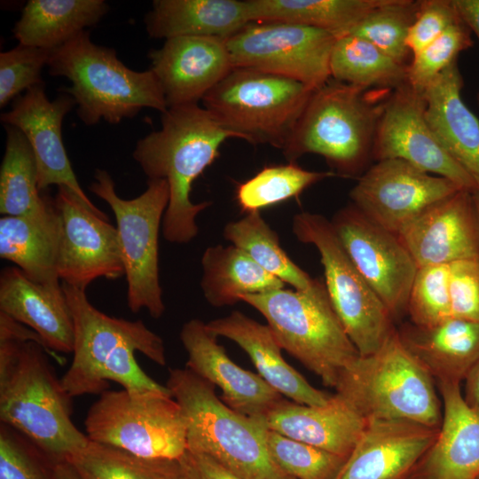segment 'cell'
<instances>
[{"label": "cell", "instance_id": "1", "mask_svg": "<svg viewBox=\"0 0 479 479\" xmlns=\"http://www.w3.org/2000/svg\"><path fill=\"white\" fill-rule=\"evenodd\" d=\"M49 354L33 330L0 311L1 423L26 436L56 462L67 461L90 440L72 421V397Z\"/></svg>", "mask_w": 479, "mask_h": 479}, {"label": "cell", "instance_id": "2", "mask_svg": "<svg viewBox=\"0 0 479 479\" xmlns=\"http://www.w3.org/2000/svg\"><path fill=\"white\" fill-rule=\"evenodd\" d=\"M74 324L73 360L60 378L71 397L101 394L108 381L134 393L169 392L138 365L140 352L160 365H166L162 339L141 320L110 317L96 309L85 290L61 283Z\"/></svg>", "mask_w": 479, "mask_h": 479}, {"label": "cell", "instance_id": "3", "mask_svg": "<svg viewBox=\"0 0 479 479\" xmlns=\"http://www.w3.org/2000/svg\"><path fill=\"white\" fill-rule=\"evenodd\" d=\"M161 121L159 130L137 141L132 156L148 179L168 182L162 234L169 242L185 244L199 232L198 215L211 205L191 200L192 185L216 160L221 145L237 137L198 104L169 107Z\"/></svg>", "mask_w": 479, "mask_h": 479}, {"label": "cell", "instance_id": "4", "mask_svg": "<svg viewBox=\"0 0 479 479\" xmlns=\"http://www.w3.org/2000/svg\"><path fill=\"white\" fill-rule=\"evenodd\" d=\"M392 91L329 79L312 92L282 150L284 155L290 162L306 153L321 155L344 177L365 171Z\"/></svg>", "mask_w": 479, "mask_h": 479}, {"label": "cell", "instance_id": "5", "mask_svg": "<svg viewBox=\"0 0 479 479\" xmlns=\"http://www.w3.org/2000/svg\"><path fill=\"white\" fill-rule=\"evenodd\" d=\"M166 387L185 415L187 450L211 457L240 479H294L270 455L265 419L235 412L187 367L170 369Z\"/></svg>", "mask_w": 479, "mask_h": 479}, {"label": "cell", "instance_id": "6", "mask_svg": "<svg viewBox=\"0 0 479 479\" xmlns=\"http://www.w3.org/2000/svg\"><path fill=\"white\" fill-rule=\"evenodd\" d=\"M52 76H63L71 86L60 90L69 94L76 113L87 126L104 120L118 124L135 117L143 108L168 110L163 92L150 70L129 68L113 48L94 43L83 30L64 44L52 49L47 64Z\"/></svg>", "mask_w": 479, "mask_h": 479}, {"label": "cell", "instance_id": "7", "mask_svg": "<svg viewBox=\"0 0 479 479\" xmlns=\"http://www.w3.org/2000/svg\"><path fill=\"white\" fill-rule=\"evenodd\" d=\"M434 381L395 329L379 349L348 365L334 389L366 421L402 420L438 428L443 404Z\"/></svg>", "mask_w": 479, "mask_h": 479}, {"label": "cell", "instance_id": "8", "mask_svg": "<svg viewBox=\"0 0 479 479\" xmlns=\"http://www.w3.org/2000/svg\"><path fill=\"white\" fill-rule=\"evenodd\" d=\"M266 319L282 349L334 388L341 373L360 354L347 334L325 282L304 290L273 289L244 294Z\"/></svg>", "mask_w": 479, "mask_h": 479}, {"label": "cell", "instance_id": "9", "mask_svg": "<svg viewBox=\"0 0 479 479\" xmlns=\"http://www.w3.org/2000/svg\"><path fill=\"white\" fill-rule=\"evenodd\" d=\"M314 90L287 77L233 67L201 101L237 138L283 150Z\"/></svg>", "mask_w": 479, "mask_h": 479}, {"label": "cell", "instance_id": "10", "mask_svg": "<svg viewBox=\"0 0 479 479\" xmlns=\"http://www.w3.org/2000/svg\"><path fill=\"white\" fill-rule=\"evenodd\" d=\"M91 192L105 200L116 220L120 253L127 280V304L137 313L145 309L153 318L165 311L159 277V232L169 201L165 179H148L144 192L121 198L111 175L97 169Z\"/></svg>", "mask_w": 479, "mask_h": 479}, {"label": "cell", "instance_id": "11", "mask_svg": "<svg viewBox=\"0 0 479 479\" xmlns=\"http://www.w3.org/2000/svg\"><path fill=\"white\" fill-rule=\"evenodd\" d=\"M84 424L90 441L141 458L179 459L187 450L185 418L170 392L107 389L90 405Z\"/></svg>", "mask_w": 479, "mask_h": 479}, {"label": "cell", "instance_id": "12", "mask_svg": "<svg viewBox=\"0 0 479 479\" xmlns=\"http://www.w3.org/2000/svg\"><path fill=\"white\" fill-rule=\"evenodd\" d=\"M292 228L298 240L318 249L328 296L359 354L375 352L395 331L394 319L350 260L332 222L302 212L294 216Z\"/></svg>", "mask_w": 479, "mask_h": 479}, {"label": "cell", "instance_id": "13", "mask_svg": "<svg viewBox=\"0 0 479 479\" xmlns=\"http://www.w3.org/2000/svg\"><path fill=\"white\" fill-rule=\"evenodd\" d=\"M336 37L287 22H251L226 39L232 67L255 69L303 83L312 90L329 79Z\"/></svg>", "mask_w": 479, "mask_h": 479}, {"label": "cell", "instance_id": "14", "mask_svg": "<svg viewBox=\"0 0 479 479\" xmlns=\"http://www.w3.org/2000/svg\"><path fill=\"white\" fill-rule=\"evenodd\" d=\"M331 222L350 260L393 319L407 312L418 266L399 237L353 204L340 209Z\"/></svg>", "mask_w": 479, "mask_h": 479}, {"label": "cell", "instance_id": "15", "mask_svg": "<svg viewBox=\"0 0 479 479\" xmlns=\"http://www.w3.org/2000/svg\"><path fill=\"white\" fill-rule=\"evenodd\" d=\"M459 190L445 177L403 160L386 159L375 161L362 173L349 198L368 219L398 235L426 209Z\"/></svg>", "mask_w": 479, "mask_h": 479}, {"label": "cell", "instance_id": "16", "mask_svg": "<svg viewBox=\"0 0 479 479\" xmlns=\"http://www.w3.org/2000/svg\"><path fill=\"white\" fill-rule=\"evenodd\" d=\"M422 91L411 85L394 90L378 123L373 160H403L432 175L445 177L472 193L469 174L447 153L427 123Z\"/></svg>", "mask_w": 479, "mask_h": 479}, {"label": "cell", "instance_id": "17", "mask_svg": "<svg viewBox=\"0 0 479 479\" xmlns=\"http://www.w3.org/2000/svg\"><path fill=\"white\" fill-rule=\"evenodd\" d=\"M61 220L58 274L61 283L86 290L98 278L124 275L117 229L90 210L69 189L53 197Z\"/></svg>", "mask_w": 479, "mask_h": 479}, {"label": "cell", "instance_id": "18", "mask_svg": "<svg viewBox=\"0 0 479 479\" xmlns=\"http://www.w3.org/2000/svg\"><path fill=\"white\" fill-rule=\"evenodd\" d=\"M74 106V98L65 92L50 100L43 84L16 98L11 110L2 113L0 119L4 125L19 129L27 137L35 154L41 192L53 185L64 186L90 210L107 217L79 185L63 144L62 122Z\"/></svg>", "mask_w": 479, "mask_h": 479}, {"label": "cell", "instance_id": "19", "mask_svg": "<svg viewBox=\"0 0 479 479\" xmlns=\"http://www.w3.org/2000/svg\"><path fill=\"white\" fill-rule=\"evenodd\" d=\"M180 340L188 357L186 367L217 386L222 391V401L235 412L265 419L284 400L259 374L236 365L207 323L198 318L185 322Z\"/></svg>", "mask_w": 479, "mask_h": 479}, {"label": "cell", "instance_id": "20", "mask_svg": "<svg viewBox=\"0 0 479 479\" xmlns=\"http://www.w3.org/2000/svg\"><path fill=\"white\" fill-rule=\"evenodd\" d=\"M168 108L198 104L233 68L226 39L180 36L148 53Z\"/></svg>", "mask_w": 479, "mask_h": 479}, {"label": "cell", "instance_id": "21", "mask_svg": "<svg viewBox=\"0 0 479 479\" xmlns=\"http://www.w3.org/2000/svg\"><path fill=\"white\" fill-rule=\"evenodd\" d=\"M397 236L418 268L479 258V224L473 193L459 190L438 201Z\"/></svg>", "mask_w": 479, "mask_h": 479}, {"label": "cell", "instance_id": "22", "mask_svg": "<svg viewBox=\"0 0 479 479\" xmlns=\"http://www.w3.org/2000/svg\"><path fill=\"white\" fill-rule=\"evenodd\" d=\"M438 428L402 420H367L336 479H407Z\"/></svg>", "mask_w": 479, "mask_h": 479}, {"label": "cell", "instance_id": "23", "mask_svg": "<svg viewBox=\"0 0 479 479\" xmlns=\"http://www.w3.org/2000/svg\"><path fill=\"white\" fill-rule=\"evenodd\" d=\"M443 417L437 436L407 479H478L479 414L460 383L437 382Z\"/></svg>", "mask_w": 479, "mask_h": 479}, {"label": "cell", "instance_id": "24", "mask_svg": "<svg viewBox=\"0 0 479 479\" xmlns=\"http://www.w3.org/2000/svg\"><path fill=\"white\" fill-rule=\"evenodd\" d=\"M0 311L33 330L51 355L73 352L74 324L62 285L37 283L18 267H5L0 274Z\"/></svg>", "mask_w": 479, "mask_h": 479}, {"label": "cell", "instance_id": "25", "mask_svg": "<svg viewBox=\"0 0 479 479\" xmlns=\"http://www.w3.org/2000/svg\"><path fill=\"white\" fill-rule=\"evenodd\" d=\"M458 61L423 90L425 119L447 153L469 174L479 192V119L461 97Z\"/></svg>", "mask_w": 479, "mask_h": 479}, {"label": "cell", "instance_id": "26", "mask_svg": "<svg viewBox=\"0 0 479 479\" xmlns=\"http://www.w3.org/2000/svg\"><path fill=\"white\" fill-rule=\"evenodd\" d=\"M217 337L237 343L251 358L258 374L280 395L307 405L326 404L332 395L319 390L283 357L281 347L268 325H263L240 311L207 323Z\"/></svg>", "mask_w": 479, "mask_h": 479}, {"label": "cell", "instance_id": "27", "mask_svg": "<svg viewBox=\"0 0 479 479\" xmlns=\"http://www.w3.org/2000/svg\"><path fill=\"white\" fill-rule=\"evenodd\" d=\"M268 429L346 457L351 453L366 420L342 397L332 395L322 405L283 400L265 418Z\"/></svg>", "mask_w": 479, "mask_h": 479}, {"label": "cell", "instance_id": "28", "mask_svg": "<svg viewBox=\"0 0 479 479\" xmlns=\"http://www.w3.org/2000/svg\"><path fill=\"white\" fill-rule=\"evenodd\" d=\"M61 220L53 197L45 192L37 211L0 218V257L13 263L29 279L60 286L58 261Z\"/></svg>", "mask_w": 479, "mask_h": 479}, {"label": "cell", "instance_id": "29", "mask_svg": "<svg viewBox=\"0 0 479 479\" xmlns=\"http://www.w3.org/2000/svg\"><path fill=\"white\" fill-rule=\"evenodd\" d=\"M397 332L436 382L460 383L479 359V323L452 317L428 327L406 325Z\"/></svg>", "mask_w": 479, "mask_h": 479}, {"label": "cell", "instance_id": "30", "mask_svg": "<svg viewBox=\"0 0 479 479\" xmlns=\"http://www.w3.org/2000/svg\"><path fill=\"white\" fill-rule=\"evenodd\" d=\"M251 22L247 0H154L145 17L148 35L165 40L180 36L227 39Z\"/></svg>", "mask_w": 479, "mask_h": 479}, {"label": "cell", "instance_id": "31", "mask_svg": "<svg viewBox=\"0 0 479 479\" xmlns=\"http://www.w3.org/2000/svg\"><path fill=\"white\" fill-rule=\"evenodd\" d=\"M108 9L104 0H29L13 34L19 43L52 50L98 23Z\"/></svg>", "mask_w": 479, "mask_h": 479}, {"label": "cell", "instance_id": "32", "mask_svg": "<svg viewBox=\"0 0 479 479\" xmlns=\"http://www.w3.org/2000/svg\"><path fill=\"white\" fill-rule=\"evenodd\" d=\"M200 287L215 307L233 305L240 297L284 288L285 283L266 271L237 247H208L201 257Z\"/></svg>", "mask_w": 479, "mask_h": 479}, {"label": "cell", "instance_id": "33", "mask_svg": "<svg viewBox=\"0 0 479 479\" xmlns=\"http://www.w3.org/2000/svg\"><path fill=\"white\" fill-rule=\"evenodd\" d=\"M383 0H247L252 22H287L326 31L336 38Z\"/></svg>", "mask_w": 479, "mask_h": 479}, {"label": "cell", "instance_id": "34", "mask_svg": "<svg viewBox=\"0 0 479 479\" xmlns=\"http://www.w3.org/2000/svg\"><path fill=\"white\" fill-rule=\"evenodd\" d=\"M407 68L368 41L351 35L336 39L330 59L332 79L365 88L394 90L407 83Z\"/></svg>", "mask_w": 479, "mask_h": 479}, {"label": "cell", "instance_id": "35", "mask_svg": "<svg viewBox=\"0 0 479 479\" xmlns=\"http://www.w3.org/2000/svg\"><path fill=\"white\" fill-rule=\"evenodd\" d=\"M4 126L6 143L0 168V213L27 215L43 206L45 192L38 189L37 165L27 137L19 129Z\"/></svg>", "mask_w": 479, "mask_h": 479}, {"label": "cell", "instance_id": "36", "mask_svg": "<svg viewBox=\"0 0 479 479\" xmlns=\"http://www.w3.org/2000/svg\"><path fill=\"white\" fill-rule=\"evenodd\" d=\"M223 234L263 269L295 290H304L313 285L315 279L290 259L281 247L278 234L260 211L247 213L243 218L228 223Z\"/></svg>", "mask_w": 479, "mask_h": 479}, {"label": "cell", "instance_id": "37", "mask_svg": "<svg viewBox=\"0 0 479 479\" xmlns=\"http://www.w3.org/2000/svg\"><path fill=\"white\" fill-rule=\"evenodd\" d=\"M67 462L82 479H181L178 459H145L90 440Z\"/></svg>", "mask_w": 479, "mask_h": 479}, {"label": "cell", "instance_id": "38", "mask_svg": "<svg viewBox=\"0 0 479 479\" xmlns=\"http://www.w3.org/2000/svg\"><path fill=\"white\" fill-rule=\"evenodd\" d=\"M419 6L420 0H383L348 35L368 41L399 64L408 67L412 54L406 38Z\"/></svg>", "mask_w": 479, "mask_h": 479}, {"label": "cell", "instance_id": "39", "mask_svg": "<svg viewBox=\"0 0 479 479\" xmlns=\"http://www.w3.org/2000/svg\"><path fill=\"white\" fill-rule=\"evenodd\" d=\"M334 175V172L306 170L294 162L268 166L240 184L236 197L244 212L260 211L295 197L313 184Z\"/></svg>", "mask_w": 479, "mask_h": 479}, {"label": "cell", "instance_id": "40", "mask_svg": "<svg viewBox=\"0 0 479 479\" xmlns=\"http://www.w3.org/2000/svg\"><path fill=\"white\" fill-rule=\"evenodd\" d=\"M266 441L273 461L294 479H336L347 459L270 429Z\"/></svg>", "mask_w": 479, "mask_h": 479}, {"label": "cell", "instance_id": "41", "mask_svg": "<svg viewBox=\"0 0 479 479\" xmlns=\"http://www.w3.org/2000/svg\"><path fill=\"white\" fill-rule=\"evenodd\" d=\"M450 264L419 267L413 279L407 312L413 325L432 326L452 318Z\"/></svg>", "mask_w": 479, "mask_h": 479}, {"label": "cell", "instance_id": "42", "mask_svg": "<svg viewBox=\"0 0 479 479\" xmlns=\"http://www.w3.org/2000/svg\"><path fill=\"white\" fill-rule=\"evenodd\" d=\"M471 30L461 19L412 58L407 68V82L423 90L442 71L458 59L459 54L473 45Z\"/></svg>", "mask_w": 479, "mask_h": 479}, {"label": "cell", "instance_id": "43", "mask_svg": "<svg viewBox=\"0 0 479 479\" xmlns=\"http://www.w3.org/2000/svg\"><path fill=\"white\" fill-rule=\"evenodd\" d=\"M49 49L19 43L0 54V106L22 91L44 84L42 70L51 56Z\"/></svg>", "mask_w": 479, "mask_h": 479}, {"label": "cell", "instance_id": "44", "mask_svg": "<svg viewBox=\"0 0 479 479\" xmlns=\"http://www.w3.org/2000/svg\"><path fill=\"white\" fill-rule=\"evenodd\" d=\"M50 457L13 428L0 425V479H56L55 467L48 469Z\"/></svg>", "mask_w": 479, "mask_h": 479}, {"label": "cell", "instance_id": "45", "mask_svg": "<svg viewBox=\"0 0 479 479\" xmlns=\"http://www.w3.org/2000/svg\"><path fill=\"white\" fill-rule=\"evenodd\" d=\"M460 20L453 0H420L415 20L406 38L412 58Z\"/></svg>", "mask_w": 479, "mask_h": 479}, {"label": "cell", "instance_id": "46", "mask_svg": "<svg viewBox=\"0 0 479 479\" xmlns=\"http://www.w3.org/2000/svg\"><path fill=\"white\" fill-rule=\"evenodd\" d=\"M449 291L452 316L479 323V258L450 264Z\"/></svg>", "mask_w": 479, "mask_h": 479}, {"label": "cell", "instance_id": "47", "mask_svg": "<svg viewBox=\"0 0 479 479\" xmlns=\"http://www.w3.org/2000/svg\"><path fill=\"white\" fill-rule=\"evenodd\" d=\"M178 462L181 479H240L203 453L186 450Z\"/></svg>", "mask_w": 479, "mask_h": 479}, {"label": "cell", "instance_id": "48", "mask_svg": "<svg viewBox=\"0 0 479 479\" xmlns=\"http://www.w3.org/2000/svg\"><path fill=\"white\" fill-rule=\"evenodd\" d=\"M453 3L463 21L479 40V0H453ZM476 100L479 106V90Z\"/></svg>", "mask_w": 479, "mask_h": 479}, {"label": "cell", "instance_id": "49", "mask_svg": "<svg viewBox=\"0 0 479 479\" xmlns=\"http://www.w3.org/2000/svg\"><path fill=\"white\" fill-rule=\"evenodd\" d=\"M464 381V400L474 412L479 414V359L471 367Z\"/></svg>", "mask_w": 479, "mask_h": 479}, {"label": "cell", "instance_id": "50", "mask_svg": "<svg viewBox=\"0 0 479 479\" xmlns=\"http://www.w3.org/2000/svg\"><path fill=\"white\" fill-rule=\"evenodd\" d=\"M56 479H82L67 461L58 462L55 467Z\"/></svg>", "mask_w": 479, "mask_h": 479}, {"label": "cell", "instance_id": "51", "mask_svg": "<svg viewBox=\"0 0 479 479\" xmlns=\"http://www.w3.org/2000/svg\"><path fill=\"white\" fill-rule=\"evenodd\" d=\"M473 200L479 224V192H475L473 193Z\"/></svg>", "mask_w": 479, "mask_h": 479}, {"label": "cell", "instance_id": "52", "mask_svg": "<svg viewBox=\"0 0 479 479\" xmlns=\"http://www.w3.org/2000/svg\"><path fill=\"white\" fill-rule=\"evenodd\" d=\"M478 479H479V477H478Z\"/></svg>", "mask_w": 479, "mask_h": 479}]
</instances>
